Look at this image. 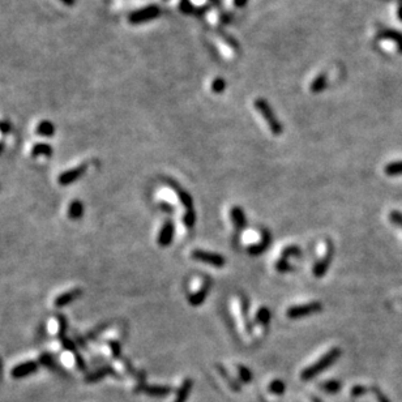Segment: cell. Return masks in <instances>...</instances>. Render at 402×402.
Here are the masks:
<instances>
[{
    "mask_svg": "<svg viewBox=\"0 0 402 402\" xmlns=\"http://www.w3.org/2000/svg\"><path fill=\"white\" fill-rule=\"evenodd\" d=\"M255 107H256L257 111L260 112L261 116L264 118V120L267 122L268 127H269V129H271V132L273 135L278 136L284 132V127H282V124H281L280 120H278L277 116H276V114H274L273 108L271 107V105H269L265 99L257 98L256 101H255Z\"/></svg>",
    "mask_w": 402,
    "mask_h": 402,
    "instance_id": "1",
    "label": "cell"
},
{
    "mask_svg": "<svg viewBox=\"0 0 402 402\" xmlns=\"http://www.w3.org/2000/svg\"><path fill=\"white\" fill-rule=\"evenodd\" d=\"M340 355H341V350H340V349L338 348L332 349L331 352H328L325 355H323L316 363H314V365L310 366L308 369L304 370L303 374H302V379H303V380H308V379L316 376L318 374H320L321 371H324L327 367L333 365V363L337 361Z\"/></svg>",
    "mask_w": 402,
    "mask_h": 402,
    "instance_id": "2",
    "label": "cell"
},
{
    "mask_svg": "<svg viewBox=\"0 0 402 402\" xmlns=\"http://www.w3.org/2000/svg\"><path fill=\"white\" fill-rule=\"evenodd\" d=\"M161 14V9L158 5H148V7L140 8L137 10H133L132 13H129L128 21L132 25H139L148 22V21L156 20L157 17Z\"/></svg>",
    "mask_w": 402,
    "mask_h": 402,
    "instance_id": "3",
    "label": "cell"
},
{
    "mask_svg": "<svg viewBox=\"0 0 402 402\" xmlns=\"http://www.w3.org/2000/svg\"><path fill=\"white\" fill-rule=\"evenodd\" d=\"M321 310H323V304L320 302H310L301 306H293L287 310L286 314L289 319H301L308 315L318 314Z\"/></svg>",
    "mask_w": 402,
    "mask_h": 402,
    "instance_id": "4",
    "label": "cell"
},
{
    "mask_svg": "<svg viewBox=\"0 0 402 402\" xmlns=\"http://www.w3.org/2000/svg\"><path fill=\"white\" fill-rule=\"evenodd\" d=\"M191 256L197 261H201V263H206L212 265L214 268H222L226 263V259L220 254H216V252H209V251H203V250H195L192 252Z\"/></svg>",
    "mask_w": 402,
    "mask_h": 402,
    "instance_id": "5",
    "label": "cell"
},
{
    "mask_svg": "<svg viewBox=\"0 0 402 402\" xmlns=\"http://www.w3.org/2000/svg\"><path fill=\"white\" fill-rule=\"evenodd\" d=\"M85 171H86V165H85V163L84 165L77 166V167H74V169L64 171L63 174L59 175V179H57L59 180V184H60V186H69V184H72V183H74L76 180L80 179V178L85 174Z\"/></svg>",
    "mask_w": 402,
    "mask_h": 402,
    "instance_id": "6",
    "label": "cell"
},
{
    "mask_svg": "<svg viewBox=\"0 0 402 402\" xmlns=\"http://www.w3.org/2000/svg\"><path fill=\"white\" fill-rule=\"evenodd\" d=\"M378 37L382 39H387V41H392L396 44V47L399 50V52L402 54V33L395 29H389V27L382 26L378 31Z\"/></svg>",
    "mask_w": 402,
    "mask_h": 402,
    "instance_id": "7",
    "label": "cell"
},
{
    "mask_svg": "<svg viewBox=\"0 0 402 402\" xmlns=\"http://www.w3.org/2000/svg\"><path fill=\"white\" fill-rule=\"evenodd\" d=\"M37 369H38L37 362L29 361V362H25V363H21V365L16 366V367L12 370V372H10V375H12V378H14V379H21V378H25V376H29V375H31V374H34V372L37 371Z\"/></svg>",
    "mask_w": 402,
    "mask_h": 402,
    "instance_id": "8",
    "label": "cell"
},
{
    "mask_svg": "<svg viewBox=\"0 0 402 402\" xmlns=\"http://www.w3.org/2000/svg\"><path fill=\"white\" fill-rule=\"evenodd\" d=\"M174 223L171 221H166L163 223L162 229L159 231L158 244L161 247H169L174 239Z\"/></svg>",
    "mask_w": 402,
    "mask_h": 402,
    "instance_id": "9",
    "label": "cell"
},
{
    "mask_svg": "<svg viewBox=\"0 0 402 402\" xmlns=\"http://www.w3.org/2000/svg\"><path fill=\"white\" fill-rule=\"evenodd\" d=\"M82 294V290L81 289H72V290L67 291V293H63V294H60L59 297L55 299V306L56 307H64V306H67V304H71L72 302L76 301L77 298L81 297Z\"/></svg>",
    "mask_w": 402,
    "mask_h": 402,
    "instance_id": "10",
    "label": "cell"
},
{
    "mask_svg": "<svg viewBox=\"0 0 402 402\" xmlns=\"http://www.w3.org/2000/svg\"><path fill=\"white\" fill-rule=\"evenodd\" d=\"M169 184L172 187V188H174V191H175V193L180 199V201H182V204L184 205V208H186L187 210H192L193 209V200H192V197H191V195H189L187 191H184L183 188H180V187L178 186V184H175V183L172 182V180H169Z\"/></svg>",
    "mask_w": 402,
    "mask_h": 402,
    "instance_id": "11",
    "label": "cell"
},
{
    "mask_svg": "<svg viewBox=\"0 0 402 402\" xmlns=\"http://www.w3.org/2000/svg\"><path fill=\"white\" fill-rule=\"evenodd\" d=\"M210 289V282L208 280L205 281V284L201 286V289H200L197 293H193V294H191L188 297V302L189 304H192V306H200V304L203 303L204 301H205L206 298V294H208V291H209Z\"/></svg>",
    "mask_w": 402,
    "mask_h": 402,
    "instance_id": "12",
    "label": "cell"
},
{
    "mask_svg": "<svg viewBox=\"0 0 402 402\" xmlns=\"http://www.w3.org/2000/svg\"><path fill=\"white\" fill-rule=\"evenodd\" d=\"M331 260H332V250L329 251L328 254H327V256L324 257V259H321V260H319L318 263L315 264L314 265V276L315 277H323L325 273H327V271L329 269V265H331Z\"/></svg>",
    "mask_w": 402,
    "mask_h": 402,
    "instance_id": "13",
    "label": "cell"
},
{
    "mask_svg": "<svg viewBox=\"0 0 402 402\" xmlns=\"http://www.w3.org/2000/svg\"><path fill=\"white\" fill-rule=\"evenodd\" d=\"M231 220L238 230H243L247 226V218L246 214L239 206H234L231 208Z\"/></svg>",
    "mask_w": 402,
    "mask_h": 402,
    "instance_id": "14",
    "label": "cell"
},
{
    "mask_svg": "<svg viewBox=\"0 0 402 402\" xmlns=\"http://www.w3.org/2000/svg\"><path fill=\"white\" fill-rule=\"evenodd\" d=\"M269 243H271V235H269V233H264V237L263 239H261V242H259V243L255 244V246L250 247V248H248V252H250V255H252V256H259V255L263 254L264 251L269 247Z\"/></svg>",
    "mask_w": 402,
    "mask_h": 402,
    "instance_id": "15",
    "label": "cell"
},
{
    "mask_svg": "<svg viewBox=\"0 0 402 402\" xmlns=\"http://www.w3.org/2000/svg\"><path fill=\"white\" fill-rule=\"evenodd\" d=\"M84 214V205L80 200H73L68 208V216L71 220H80Z\"/></svg>",
    "mask_w": 402,
    "mask_h": 402,
    "instance_id": "16",
    "label": "cell"
},
{
    "mask_svg": "<svg viewBox=\"0 0 402 402\" xmlns=\"http://www.w3.org/2000/svg\"><path fill=\"white\" fill-rule=\"evenodd\" d=\"M328 85V77L325 73H320L315 77L314 81L311 82V91L312 93H320L324 90Z\"/></svg>",
    "mask_w": 402,
    "mask_h": 402,
    "instance_id": "17",
    "label": "cell"
},
{
    "mask_svg": "<svg viewBox=\"0 0 402 402\" xmlns=\"http://www.w3.org/2000/svg\"><path fill=\"white\" fill-rule=\"evenodd\" d=\"M39 136H43V137H50L55 133V125L50 122V120H43L39 124L37 125V129H35Z\"/></svg>",
    "mask_w": 402,
    "mask_h": 402,
    "instance_id": "18",
    "label": "cell"
},
{
    "mask_svg": "<svg viewBox=\"0 0 402 402\" xmlns=\"http://www.w3.org/2000/svg\"><path fill=\"white\" fill-rule=\"evenodd\" d=\"M31 156L38 157V156H52V146L50 144H44V142H39L37 145L34 146L31 150Z\"/></svg>",
    "mask_w": 402,
    "mask_h": 402,
    "instance_id": "19",
    "label": "cell"
},
{
    "mask_svg": "<svg viewBox=\"0 0 402 402\" xmlns=\"http://www.w3.org/2000/svg\"><path fill=\"white\" fill-rule=\"evenodd\" d=\"M271 318H272L271 311H269V308L267 307H261L260 310L256 312V323L257 324L264 325V327H267V325L269 324Z\"/></svg>",
    "mask_w": 402,
    "mask_h": 402,
    "instance_id": "20",
    "label": "cell"
},
{
    "mask_svg": "<svg viewBox=\"0 0 402 402\" xmlns=\"http://www.w3.org/2000/svg\"><path fill=\"white\" fill-rule=\"evenodd\" d=\"M191 387H192V382H191L189 379H187L186 382L183 383V386L180 387L179 392H178V396H176L175 402L186 401V399L188 397V395H189V391H191Z\"/></svg>",
    "mask_w": 402,
    "mask_h": 402,
    "instance_id": "21",
    "label": "cell"
},
{
    "mask_svg": "<svg viewBox=\"0 0 402 402\" xmlns=\"http://www.w3.org/2000/svg\"><path fill=\"white\" fill-rule=\"evenodd\" d=\"M110 374H112L111 367H105V369H101V370H98V371H95V372H93V374H90L89 376H86V383L98 382L99 379H102L103 376H106V375H110Z\"/></svg>",
    "mask_w": 402,
    "mask_h": 402,
    "instance_id": "22",
    "label": "cell"
},
{
    "mask_svg": "<svg viewBox=\"0 0 402 402\" xmlns=\"http://www.w3.org/2000/svg\"><path fill=\"white\" fill-rule=\"evenodd\" d=\"M386 174L391 176L402 175V161L399 162H392L386 166Z\"/></svg>",
    "mask_w": 402,
    "mask_h": 402,
    "instance_id": "23",
    "label": "cell"
},
{
    "mask_svg": "<svg viewBox=\"0 0 402 402\" xmlns=\"http://www.w3.org/2000/svg\"><path fill=\"white\" fill-rule=\"evenodd\" d=\"M302 255L301 248L298 246H289L282 251V257L289 259V257H299Z\"/></svg>",
    "mask_w": 402,
    "mask_h": 402,
    "instance_id": "24",
    "label": "cell"
},
{
    "mask_svg": "<svg viewBox=\"0 0 402 402\" xmlns=\"http://www.w3.org/2000/svg\"><path fill=\"white\" fill-rule=\"evenodd\" d=\"M276 269H277L280 273H287V272H291L294 268H293V265H291L289 261H287V259H280V260L276 263Z\"/></svg>",
    "mask_w": 402,
    "mask_h": 402,
    "instance_id": "25",
    "label": "cell"
},
{
    "mask_svg": "<svg viewBox=\"0 0 402 402\" xmlns=\"http://www.w3.org/2000/svg\"><path fill=\"white\" fill-rule=\"evenodd\" d=\"M183 221H184V225L187 227H193L195 226V222H196V214H195V210H187L184 217H183Z\"/></svg>",
    "mask_w": 402,
    "mask_h": 402,
    "instance_id": "26",
    "label": "cell"
},
{
    "mask_svg": "<svg viewBox=\"0 0 402 402\" xmlns=\"http://www.w3.org/2000/svg\"><path fill=\"white\" fill-rule=\"evenodd\" d=\"M226 89V82L221 77H217L213 82H212V90L214 93H222Z\"/></svg>",
    "mask_w": 402,
    "mask_h": 402,
    "instance_id": "27",
    "label": "cell"
},
{
    "mask_svg": "<svg viewBox=\"0 0 402 402\" xmlns=\"http://www.w3.org/2000/svg\"><path fill=\"white\" fill-rule=\"evenodd\" d=\"M41 363L43 366H46V367H48V369L55 370L54 358H52V355L48 354V353H44V354L41 355Z\"/></svg>",
    "mask_w": 402,
    "mask_h": 402,
    "instance_id": "28",
    "label": "cell"
},
{
    "mask_svg": "<svg viewBox=\"0 0 402 402\" xmlns=\"http://www.w3.org/2000/svg\"><path fill=\"white\" fill-rule=\"evenodd\" d=\"M146 393L152 396H163L166 393H169V388H165V387H150V388L146 389Z\"/></svg>",
    "mask_w": 402,
    "mask_h": 402,
    "instance_id": "29",
    "label": "cell"
},
{
    "mask_svg": "<svg viewBox=\"0 0 402 402\" xmlns=\"http://www.w3.org/2000/svg\"><path fill=\"white\" fill-rule=\"evenodd\" d=\"M269 389H271L272 393L281 395V393H284L285 391V384L281 382V380H274V382L271 384V387H269Z\"/></svg>",
    "mask_w": 402,
    "mask_h": 402,
    "instance_id": "30",
    "label": "cell"
},
{
    "mask_svg": "<svg viewBox=\"0 0 402 402\" xmlns=\"http://www.w3.org/2000/svg\"><path fill=\"white\" fill-rule=\"evenodd\" d=\"M57 321H59V327H60V331H59V337L64 338V333L68 328L67 319H65L63 315H59V316H57Z\"/></svg>",
    "mask_w": 402,
    "mask_h": 402,
    "instance_id": "31",
    "label": "cell"
},
{
    "mask_svg": "<svg viewBox=\"0 0 402 402\" xmlns=\"http://www.w3.org/2000/svg\"><path fill=\"white\" fill-rule=\"evenodd\" d=\"M61 345H63V348H64L65 350H68V352L77 353L76 352V345H74V342L72 341V340H69V338L67 337L61 338Z\"/></svg>",
    "mask_w": 402,
    "mask_h": 402,
    "instance_id": "32",
    "label": "cell"
},
{
    "mask_svg": "<svg viewBox=\"0 0 402 402\" xmlns=\"http://www.w3.org/2000/svg\"><path fill=\"white\" fill-rule=\"evenodd\" d=\"M389 218H391V221H392L395 225L402 227V213H400L397 210H393V212H391V214H389Z\"/></svg>",
    "mask_w": 402,
    "mask_h": 402,
    "instance_id": "33",
    "label": "cell"
},
{
    "mask_svg": "<svg viewBox=\"0 0 402 402\" xmlns=\"http://www.w3.org/2000/svg\"><path fill=\"white\" fill-rule=\"evenodd\" d=\"M340 388V383L338 382H329L324 384V389L327 392H337Z\"/></svg>",
    "mask_w": 402,
    "mask_h": 402,
    "instance_id": "34",
    "label": "cell"
},
{
    "mask_svg": "<svg viewBox=\"0 0 402 402\" xmlns=\"http://www.w3.org/2000/svg\"><path fill=\"white\" fill-rule=\"evenodd\" d=\"M239 372H240V376H242V379H243V382L248 383L251 380V372L248 371V369H246V367H239Z\"/></svg>",
    "mask_w": 402,
    "mask_h": 402,
    "instance_id": "35",
    "label": "cell"
},
{
    "mask_svg": "<svg viewBox=\"0 0 402 402\" xmlns=\"http://www.w3.org/2000/svg\"><path fill=\"white\" fill-rule=\"evenodd\" d=\"M74 358H76V365H77L78 370L84 371L86 366H85V362H84V359L81 358V355L78 354V353H74Z\"/></svg>",
    "mask_w": 402,
    "mask_h": 402,
    "instance_id": "36",
    "label": "cell"
},
{
    "mask_svg": "<svg viewBox=\"0 0 402 402\" xmlns=\"http://www.w3.org/2000/svg\"><path fill=\"white\" fill-rule=\"evenodd\" d=\"M107 325L108 324H103V325H101V327H98V328L95 329V331L90 332V333H89V338H90V340L95 338V336L99 335V333H102V332H103L106 328H107Z\"/></svg>",
    "mask_w": 402,
    "mask_h": 402,
    "instance_id": "37",
    "label": "cell"
},
{
    "mask_svg": "<svg viewBox=\"0 0 402 402\" xmlns=\"http://www.w3.org/2000/svg\"><path fill=\"white\" fill-rule=\"evenodd\" d=\"M110 346L112 348V353H114L115 357H119L120 355V344L119 342H110Z\"/></svg>",
    "mask_w": 402,
    "mask_h": 402,
    "instance_id": "38",
    "label": "cell"
},
{
    "mask_svg": "<svg viewBox=\"0 0 402 402\" xmlns=\"http://www.w3.org/2000/svg\"><path fill=\"white\" fill-rule=\"evenodd\" d=\"M10 129V125L8 122H4V123H0V131L3 132V133H8Z\"/></svg>",
    "mask_w": 402,
    "mask_h": 402,
    "instance_id": "39",
    "label": "cell"
},
{
    "mask_svg": "<svg viewBox=\"0 0 402 402\" xmlns=\"http://www.w3.org/2000/svg\"><path fill=\"white\" fill-rule=\"evenodd\" d=\"M247 1H248V0H234V4H235V7L242 8V7H244V5H246Z\"/></svg>",
    "mask_w": 402,
    "mask_h": 402,
    "instance_id": "40",
    "label": "cell"
},
{
    "mask_svg": "<svg viewBox=\"0 0 402 402\" xmlns=\"http://www.w3.org/2000/svg\"><path fill=\"white\" fill-rule=\"evenodd\" d=\"M60 1L63 4H65V5H68V7H72L76 3V0H60Z\"/></svg>",
    "mask_w": 402,
    "mask_h": 402,
    "instance_id": "41",
    "label": "cell"
},
{
    "mask_svg": "<svg viewBox=\"0 0 402 402\" xmlns=\"http://www.w3.org/2000/svg\"><path fill=\"white\" fill-rule=\"evenodd\" d=\"M397 16H399L400 20L402 21V4L401 5H399V9H397Z\"/></svg>",
    "mask_w": 402,
    "mask_h": 402,
    "instance_id": "42",
    "label": "cell"
},
{
    "mask_svg": "<svg viewBox=\"0 0 402 402\" xmlns=\"http://www.w3.org/2000/svg\"><path fill=\"white\" fill-rule=\"evenodd\" d=\"M384 1H399L400 5H401V4H402V0H384Z\"/></svg>",
    "mask_w": 402,
    "mask_h": 402,
    "instance_id": "43",
    "label": "cell"
},
{
    "mask_svg": "<svg viewBox=\"0 0 402 402\" xmlns=\"http://www.w3.org/2000/svg\"><path fill=\"white\" fill-rule=\"evenodd\" d=\"M210 1H213L214 4H218V3H220V0H210Z\"/></svg>",
    "mask_w": 402,
    "mask_h": 402,
    "instance_id": "44",
    "label": "cell"
},
{
    "mask_svg": "<svg viewBox=\"0 0 402 402\" xmlns=\"http://www.w3.org/2000/svg\"><path fill=\"white\" fill-rule=\"evenodd\" d=\"M1 149H3V146H1V145H0V152H1Z\"/></svg>",
    "mask_w": 402,
    "mask_h": 402,
    "instance_id": "45",
    "label": "cell"
}]
</instances>
